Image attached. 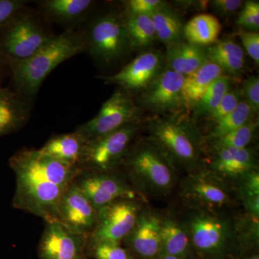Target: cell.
I'll return each instance as SVG.
<instances>
[{
  "label": "cell",
  "instance_id": "obj_1",
  "mask_svg": "<svg viewBox=\"0 0 259 259\" xmlns=\"http://www.w3.org/2000/svg\"><path fill=\"white\" fill-rule=\"evenodd\" d=\"M10 166L16 177L15 208L31 213L46 222L56 221L63 194L81 173L38 150L24 148L13 155Z\"/></svg>",
  "mask_w": 259,
  "mask_h": 259
},
{
  "label": "cell",
  "instance_id": "obj_2",
  "mask_svg": "<svg viewBox=\"0 0 259 259\" xmlns=\"http://www.w3.org/2000/svg\"><path fill=\"white\" fill-rule=\"evenodd\" d=\"M83 52H85L84 40L80 30H65L51 39L31 57L10 68L13 90L32 103L51 71Z\"/></svg>",
  "mask_w": 259,
  "mask_h": 259
},
{
  "label": "cell",
  "instance_id": "obj_3",
  "mask_svg": "<svg viewBox=\"0 0 259 259\" xmlns=\"http://www.w3.org/2000/svg\"><path fill=\"white\" fill-rule=\"evenodd\" d=\"M81 28L85 52L100 66H113L133 51L124 12L110 10L92 14Z\"/></svg>",
  "mask_w": 259,
  "mask_h": 259
},
{
  "label": "cell",
  "instance_id": "obj_4",
  "mask_svg": "<svg viewBox=\"0 0 259 259\" xmlns=\"http://www.w3.org/2000/svg\"><path fill=\"white\" fill-rule=\"evenodd\" d=\"M38 10L23 8L0 30V54L8 69L27 60L55 34Z\"/></svg>",
  "mask_w": 259,
  "mask_h": 259
},
{
  "label": "cell",
  "instance_id": "obj_5",
  "mask_svg": "<svg viewBox=\"0 0 259 259\" xmlns=\"http://www.w3.org/2000/svg\"><path fill=\"white\" fill-rule=\"evenodd\" d=\"M141 113V109L132 95L117 88L104 102L98 113L91 120L78 126L75 131L87 142L137 122Z\"/></svg>",
  "mask_w": 259,
  "mask_h": 259
},
{
  "label": "cell",
  "instance_id": "obj_6",
  "mask_svg": "<svg viewBox=\"0 0 259 259\" xmlns=\"http://www.w3.org/2000/svg\"><path fill=\"white\" fill-rule=\"evenodd\" d=\"M137 122L85 142L79 163L81 171L102 172L112 169L125 156L137 132Z\"/></svg>",
  "mask_w": 259,
  "mask_h": 259
},
{
  "label": "cell",
  "instance_id": "obj_7",
  "mask_svg": "<svg viewBox=\"0 0 259 259\" xmlns=\"http://www.w3.org/2000/svg\"><path fill=\"white\" fill-rule=\"evenodd\" d=\"M184 80V75L169 69L163 70L139 93L138 106L158 114H175L187 108L182 96Z\"/></svg>",
  "mask_w": 259,
  "mask_h": 259
},
{
  "label": "cell",
  "instance_id": "obj_8",
  "mask_svg": "<svg viewBox=\"0 0 259 259\" xmlns=\"http://www.w3.org/2000/svg\"><path fill=\"white\" fill-rule=\"evenodd\" d=\"M138 220V207L130 199H120L97 211L91 236L92 244L120 242L134 229Z\"/></svg>",
  "mask_w": 259,
  "mask_h": 259
},
{
  "label": "cell",
  "instance_id": "obj_9",
  "mask_svg": "<svg viewBox=\"0 0 259 259\" xmlns=\"http://www.w3.org/2000/svg\"><path fill=\"white\" fill-rule=\"evenodd\" d=\"M163 64L161 53L148 51L135 58L116 74L97 77L105 83L117 85L132 95L141 93L147 88L161 74Z\"/></svg>",
  "mask_w": 259,
  "mask_h": 259
},
{
  "label": "cell",
  "instance_id": "obj_10",
  "mask_svg": "<svg viewBox=\"0 0 259 259\" xmlns=\"http://www.w3.org/2000/svg\"><path fill=\"white\" fill-rule=\"evenodd\" d=\"M97 215L93 204L73 182L61 197L56 221L73 233L88 237L95 228Z\"/></svg>",
  "mask_w": 259,
  "mask_h": 259
},
{
  "label": "cell",
  "instance_id": "obj_11",
  "mask_svg": "<svg viewBox=\"0 0 259 259\" xmlns=\"http://www.w3.org/2000/svg\"><path fill=\"white\" fill-rule=\"evenodd\" d=\"M74 182L97 211L115 201L131 199L134 196L117 177L102 172L81 171Z\"/></svg>",
  "mask_w": 259,
  "mask_h": 259
},
{
  "label": "cell",
  "instance_id": "obj_12",
  "mask_svg": "<svg viewBox=\"0 0 259 259\" xmlns=\"http://www.w3.org/2000/svg\"><path fill=\"white\" fill-rule=\"evenodd\" d=\"M86 238L69 231L58 221L46 222L39 254L41 259H80Z\"/></svg>",
  "mask_w": 259,
  "mask_h": 259
},
{
  "label": "cell",
  "instance_id": "obj_13",
  "mask_svg": "<svg viewBox=\"0 0 259 259\" xmlns=\"http://www.w3.org/2000/svg\"><path fill=\"white\" fill-rule=\"evenodd\" d=\"M153 139L174 156L182 161H193L197 151L185 127L171 119H154L150 123Z\"/></svg>",
  "mask_w": 259,
  "mask_h": 259
},
{
  "label": "cell",
  "instance_id": "obj_14",
  "mask_svg": "<svg viewBox=\"0 0 259 259\" xmlns=\"http://www.w3.org/2000/svg\"><path fill=\"white\" fill-rule=\"evenodd\" d=\"M96 2L93 0H40L37 1L38 12L49 22L76 30L93 14Z\"/></svg>",
  "mask_w": 259,
  "mask_h": 259
},
{
  "label": "cell",
  "instance_id": "obj_15",
  "mask_svg": "<svg viewBox=\"0 0 259 259\" xmlns=\"http://www.w3.org/2000/svg\"><path fill=\"white\" fill-rule=\"evenodd\" d=\"M32 103L15 90L0 87V137L18 132L31 116Z\"/></svg>",
  "mask_w": 259,
  "mask_h": 259
},
{
  "label": "cell",
  "instance_id": "obj_16",
  "mask_svg": "<svg viewBox=\"0 0 259 259\" xmlns=\"http://www.w3.org/2000/svg\"><path fill=\"white\" fill-rule=\"evenodd\" d=\"M127 165L135 173L158 187L166 189L171 185V172L161 156L151 148H141L127 158Z\"/></svg>",
  "mask_w": 259,
  "mask_h": 259
},
{
  "label": "cell",
  "instance_id": "obj_17",
  "mask_svg": "<svg viewBox=\"0 0 259 259\" xmlns=\"http://www.w3.org/2000/svg\"><path fill=\"white\" fill-rule=\"evenodd\" d=\"M164 59L167 69L186 76L198 69L208 58L206 47L181 40L167 46Z\"/></svg>",
  "mask_w": 259,
  "mask_h": 259
},
{
  "label": "cell",
  "instance_id": "obj_18",
  "mask_svg": "<svg viewBox=\"0 0 259 259\" xmlns=\"http://www.w3.org/2000/svg\"><path fill=\"white\" fill-rule=\"evenodd\" d=\"M161 224L153 216L138 218L134 229L127 236L133 249L144 258H153L161 250Z\"/></svg>",
  "mask_w": 259,
  "mask_h": 259
},
{
  "label": "cell",
  "instance_id": "obj_19",
  "mask_svg": "<svg viewBox=\"0 0 259 259\" xmlns=\"http://www.w3.org/2000/svg\"><path fill=\"white\" fill-rule=\"evenodd\" d=\"M84 144L82 138L74 131L53 136L39 151L65 164L79 168Z\"/></svg>",
  "mask_w": 259,
  "mask_h": 259
},
{
  "label": "cell",
  "instance_id": "obj_20",
  "mask_svg": "<svg viewBox=\"0 0 259 259\" xmlns=\"http://www.w3.org/2000/svg\"><path fill=\"white\" fill-rule=\"evenodd\" d=\"M224 71L213 61L207 60L198 69L185 76L182 86V96L186 105L193 107L209 88L211 83L223 76Z\"/></svg>",
  "mask_w": 259,
  "mask_h": 259
},
{
  "label": "cell",
  "instance_id": "obj_21",
  "mask_svg": "<svg viewBox=\"0 0 259 259\" xmlns=\"http://www.w3.org/2000/svg\"><path fill=\"white\" fill-rule=\"evenodd\" d=\"M191 231L196 248L204 253L217 251L224 242V226L221 221L214 218H195L191 225Z\"/></svg>",
  "mask_w": 259,
  "mask_h": 259
},
{
  "label": "cell",
  "instance_id": "obj_22",
  "mask_svg": "<svg viewBox=\"0 0 259 259\" xmlns=\"http://www.w3.org/2000/svg\"><path fill=\"white\" fill-rule=\"evenodd\" d=\"M222 30V25L214 15L202 13L191 19L184 26L186 41L206 47L216 44Z\"/></svg>",
  "mask_w": 259,
  "mask_h": 259
},
{
  "label": "cell",
  "instance_id": "obj_23",
  "mask_svg": "<svg viewBox=\"0 0 259 259\" xmlns=\"http://www.w3.org/2000/svg\"><path fill=\"white\" fill-rule=\"evenodd\" d=\"M207 58L217 64L223 71L233 76H239L245 68V54L243 49L231 40H218L206 47Z\"/></svg>",
  "mask_w": 259,
  "mask_h": 259
},
{
  "label": "cell",
  "instance_id": "obj_24",
  "mask_svg": "<svg viewBox=\"0 0 259 259\" xmlns=\"http://www.w3.org/2000/svg\"><path fill=\"white\" fill-rule=\"evenodd\" d=\"M149 16L152 20L157 40L166 47L182 40L185 25L178 13L167 3Z\"/></svg>",
  "mask_w": 259,
  "mask_h": 259
},
{
  "label": "cell",
  "instance_id": "obj_25",
  "mask_svg": "<svg viewBox=\"0 0 259 259\" xmlns=\"http://www.w3.org/2000/svg\"><path fill=\"white\" fill-rule=\"evenodd\" d=\"M253 161V153L248 148H218L214 166L225 175H241L249 171Z\"/></svg>",
  "mask_w": 259,
  "mask_h": 259
},
{
  "label": "cell",
  "instance_id": "obj_26",
  "mask_svg": "<svg viewBox=\"0 0 259 259\" xmlns=\"http://www.w3.org/2000/svg\"><path fill=\"white\" fill-rule=\"evenodd\" d=\"M125 25L133 51L144 49L157 40L151 17L147 15L125 14Z\"/></svg>",
  "mask_w": 259,
  "mask_h": 259
},
{
  "label": "cell",
  "instance_id": "obj_27",
  "mask_svg": "<svg viewBox=\"0 0 259 259\" xmlns=\"http://www.w3.org/2000/svg\"><path fill=\"white\" fill-rule=\"evenodd\" d=\"M161 250L164 254L183 258L189 248L187 234L176 223L167 221L161 226Z\"/></svg>",
  "mask_w": 259,
  "mask_h": 259
},
{
  "label": "cell",
  "instance_id": "obj_28",
  "mask_svg": "<svg viewBox=\"0 0 259 259\" xmlns=\"http://www.w3.org/2000/svg\"><path fill=\"white\" fill-rule=\"evenodd\" d=\"M231 90V80L228 76L223 75L214 80L205 93L197 102L193 109L196 116L207 115L212 111L223 97Z\"/></svg>",
  "mask_w": 259,
  "mask_h": 259
},
{
  "label": "cell",
  "instance_id": "obj_29",
  "mask_svg": "<svg viewBox=\"0 0 259 259\" xmlns=\"http://www.w3.org/2000/svg\"><path fill=\"white\" fill-rule=\"evenodd\" d=\"M253 114L249 105L243 99H241V102L233 112L215 122V125L212 131V137L215 139H219L225 135L239 128L249 122Z\"/></svg>",
  "mask_w": 259,
  "mask_h": 259
},
{
  "label": "cell",
  "instance_id": "obj_30",
  "mask_svg": "<svg viewBox=\"0 0 259 259\" xmlns=\"http://www.w3.org/2000/svg\"><path fill=\"white\" fill-rule=\"evenodd\" d=\"M256 127V123L253 122H247L239 128L225 135L216 139V147L245 148L250 144Z\"/></svg>",
  "mask_w": 259,
  "mask_h": 259
},
{
  "label": "cell",
  "instance_id": "obj_31",
  "mask_svg": "<svg viewBox=\"0 0 259 259\" xmlns=\"http://www.w3.org/2000/svg\"><path fill=\"white\" fill-rule=\"evenodd\" d=\"M242 99L241 90H231L226 94L217 107L207 116L209 120L215 123L223 117L233 112L238 106Z\"/></svg>",
  "mask_w": 259,
  "mask_h": 259
},
{
  "label": "cell",
  "instance_id": "obj_32",
  "mask_svg": "<svg viewBox=\"0 0 259 259\" xmlns=\"http://www.w3.org/2000/svg\"><path fill=\"white\" fill-rule=\"evenodd\" d=\"M238 15L237 24L243 30L258 32L259 28V3L247 1Z\"/></svg>",
  "mask_w": 259,
  "mask_h": 259
},
{
  "label": "cell",
  "instance_id": "obj_33",
  "mask_svg": "<svg viewBox=\"0 0 259 259\" xmlns=\"http://www.w3.org/2000/svg\"><path fill=\"white\" fill-rule=\"evenodd\" d=\"M93 245L94 256L96 259H134L120 243L105 242Z\"/></svg>",
  "mask_w": 259,
  "mask_h": 259
},
{
  "label": "cell",
  "instance_id": "obj_34",
  "mask_svg": "<svg viewBox=\"0 0 259 259\" xmlns=\"http://www.w3.org/2000/svg\"><path fill=\"white\" fill-rule=\"evenodd\" d=\"M195 193L205 202L222 205L226 202V194L220 187L212 184L200 182L194 187Z\"/></svg>",
  "mask_w": 259,
  "mask_h": 259
},
{
  "label": "cell",
  "instance_id": "obj_35",
  "mask_svg": "<svg viewBox=\"0 0 259 259\" xmlns=\"http://www.w3.org/2000/svg\"><path fill=\"white\" fill-rule=\"evenodd\" d=\"M161 0H128L123 2L125 14L150 15L165 4Z\"/></svg>",
  "mask_w": 259,
  "mask_h": 259
},
{
  "label": "cell",
  "instance_id": "obj_36",
  "mask_svg": "<svg viewBox=\"0 0 259 259\" xmlns=\"http://www.w3.org/2000/svg\"><path fill=\"white\" fill-rule=\"evenodd\" d=\"M242 97L249 105L253 114L259 110V79L258 76H250L244 80L241 89Z\"/></svg>",
  "mask_w": 259,
  "mask_h": 259
},
{
  "label": "cell",
  "instance_id": "obj_37",
  "mask_svg": "<svg viewBox=\"0 0 259 259\" xmlns=\"http://www.w3.org/2000/svg\"><path fill=\"white\" fill-rule=\"evenodd\" d=\"M28 3L26 0H0V30Z\"/></svg>",
  "mask_w": 259,
  "mask_h": 259
},
{
  "label": "cell",
  "instance_id": "obj_38",
  "mask_svg": "<svg viewBox=\"0 0 259 259\" xmlns=\"http://www.w3.org/2000/svg\"><path fill=\"white\" fill-rule=\"evenodd\" d=\"M242 44L248 56L255 61L259 63V33L258 32L248 31L241 29L238 32Z\"/></svg>",
  "mask_w": 259,
  "mask_h": 259
},
{
  "label": "cell",
  "instance_id": "obj_39",
  "mask_svg": "<svg viewBox=\"0 0 259 259\" xmlns=\"http://www.w3.org/2000/svg\"><path fill=\"white\" fill-rule=\"evenodd\" d=\"M210 4L218 14L227 17L234 14L244 3L241 0H213Z\"/></svg>",
  "mask_w": 259,
  "mask_h": 259
},
{
  "label": "cell",
  "instance_id": "obj_40",
  "mask_svg": "<svg viewBox=\"0 0 259 259\" xmlns=\"http://www.w3.org/2000/svg\"><path fill=\"white\" fill-rule=\"evenodd\" d=\"M246 190L248 197L259 195V177L258 174L253 172L250 174L246 182Z\"/></svg>",
  "mask_w": 259,
  "mask_h": 259
},
{
  "label": "cell",
  "instance_id": "obj_41",
  "mask_svg": "<svg viewBox=\"0 0 259 259\" xmlns=\"http://www.w3.org/2000/svg\"><path fill=\"white\" fill-rule=\"evenodd\" d=\"M7 72L9 73V69H8V66L5 64L4 59H3L1 54H0V87H2V83L4 80Z\"/></svg>",
  "mask_w": 259,
  "mask_h": 259
},
{
  "label": "cell",
  "instance_id": "obj_42",
  "mask_svg": "<svg viewBox=\"0 0 259 259\" xmlns=\"http://www.w3.org/2000/svg\"><path fill=\"white\" fill-rule=\"evenodd\" d=\"M158 259H182L179 258V257L175 256V255H167L163 253L161 256H160Z\"/></svg>",
  "mask_w": 259,
  "mask_h": 259
},
{
  "label": "cell",
  "instance_id": "obj_43",
  "mask_svg": "<svg viewBox=\"0 0 259 259\" xmlns=\"http://www.w3.org/2000/svg\"><path fill=\"white\" fill-rule=\"evenodd\" d=\"M250 259H259L258 255H255V256H253V258H251Z\"/></svg>",
  "mask_w": 259,
  "mask_h": 259
}]
</instances>
